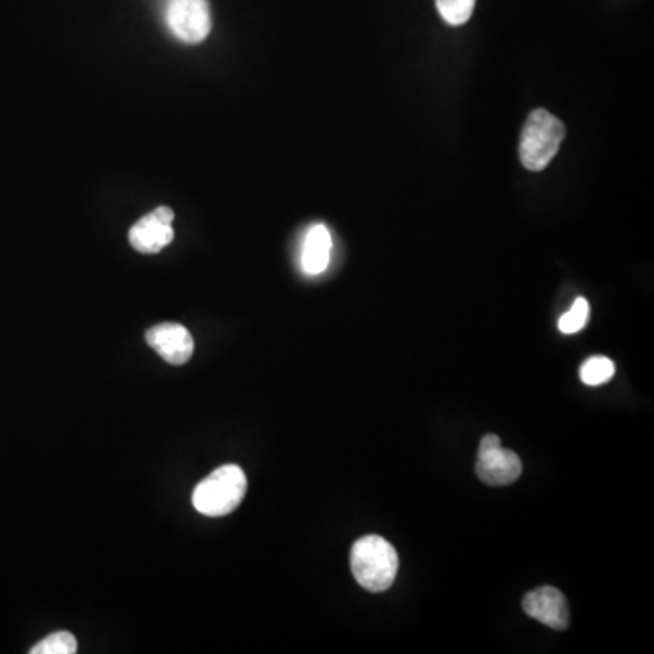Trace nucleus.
Segmentation results:
<instances>
[{
  "label": "nucleus",
  "mask_w": 654,
  "mask_h": 654,
  "mask_svg": "<svg viewBox=\"0 0 654 654\" xmlns=\"http://www.w3.org/2000/svg\"><path fill=\"white\" fill-rule=\"evenodd\" d=\"M589 320V304L586 298H577L573 304L571 309L558 320V329L564 335H575L581 331Z\"/></svg>",
  "instance_id": "nucleus-13"
},
{
  "label": "nucleus",
  "mask_w": 654,
  "mask_h": 654,
  "mask_svg": "<svg viewBox=\"0 0 654 654\" xmlns=\"http://www.w3.org/2000/svg\"><path fill=\"white\" fill-rule=\"evenodd\" d=\"M248 480L239 466L228 464L215 469L193 491V505L204 516H226L244 500Z\"/></svg>",
  "instance_id": "nucleus-2"
},
{
  "label": "nucleus",
  "mask_w": 654,
  "mask_h": 654,
  "mask_svg": "<svg viewBox=\"0 0 654 654\" xmlns=\"http://www.w3.org/2000/svg\"><path fill=\"white\" fill-rule=\"evenodd\" d=\"M78 651L77 639L69 631H57L33 645L32 654H75Z\"/></svg>",
  "instance_id": "nucleus-11"
},
{
  "label": "nucleus",
  "mask_w": 654,
  "mask_h": 654,
  "mask_svg": "<svg viewBox=\"0 0 654 654\" xmlns=\"http://www.w3.org/2000/svg\"><path fill=\"white\" fill-rule=\"evenodd\" d=\"M477 475L488 486L504 488L519 480L522 460L516 453L502 447L499 436H483L478 447Z\"/></svg>",
  "instance_id": "nucleus-4"
},
{
  "label": "nucleus",
  "mask_w": 654,
  "mask_h": 654,
  "mask_svg": "<svg viewBox=\"0 0 654 654\" xmlns=\"http://www.w3.org/2000/svg\"><path fill=\"white\" fill-rule=\"evenodd\" d=\"M436 10L451 26H462L471 19L475 0H436Z\"/></svg>",
  "instance_id": "nucleus-12"
},
{
  "label": "nucleus",
  "mask_w": 654,
  "mask_h": 654,
  "mask_svg": "<svg viewBox=\"0 0 654 654\" xmlns=\"http://www.w3.org/2000/svg\"><path fill=\"white\" fill-rule=\"evenodd\" d=\"M614 363L608 357H592L581 363L580 379L586 385H602L613 379Z\"/></svg>",
  "instance_id": "nucleus-10"
},
{
  "label": "nucleus",
  "mask_w": 654,
  "mask_h": 654,
  "mask_svg": "<svg viewBox=\"0 0 654 654\" xmlns=\"http://www.w3.org/2000/svg\"><path fill=\"white\" fill-rule=\"evenodd\" d=\"M175 215L166 206L156 208L150 215L142 217L135 226L130 229V242L139 253L153 254L164 250L172 244V222Z\"/></svg>",
  "instance_id": "nucleus-6"
},
{
  "label": "nucleus",
  "mask_w": 654,
  "mask_h": 654,
  "mask_svg": "<svg viewBox=\"0 0 654 654\" xmlns=\"http://www.w3.org/2000/svg\"><path fill=\"white\" fill-rule=\"evenodd\" d=\"M145 342L172 366H184L195 351L192 333L181 324H159L145 331Z\"/></svg>",
  "instance_id": "nucleus-7"
},
{
  "label": "nucleus",
  "mask_w": 654,
  "mask_h": 654,
  "mask_svg": "<svg viewBox=\"0 0 654 654\" xmlns=\"http://www.w3.org/2000/svg\"><path fill=\"white\" fill-rule=\"evenodd\" d=\"M525 613L547 628L566 629L569 625V606L564 595L555 587H538L524 597Z\"/></svg>",
  "instance_id": "nucleus-8"
},
{
  "label": "nucleus",
  "mask_w": 654,
  "mask_h": 654,
  "mask_svg": "<svg viewBox=\"0 0 654 654\" xmlns=\"http://www.w3.org/2000/svg\"><path fill=\"white\" fill-rule=\"evenodd\" d=\"M331 257V235L324 224H317L307 231L302 248V270L307 275H320L329 265Z\"/></svg>",
  "instance_id": "nucleus-9"
},
{
  "label": "nucleus",
  "mask_w": 654,
  "mask_h": 654,
  "mask_svg": "<svg viewBox=\"0 0 654 654\" xmlns=\"http://www.w3.org/2000/svg\"><path fill=\"white\" fill-rule=\"evenodd\" d=\"M351 571L363 589L382 592L390 589L399 573L395 547L382 536H363L351 549Z\"/></svg>",
  "instance_id": "nucleus-1"
},
{
  "label": "nucleus",
  "mask_w": 654,
  "mask_h": 654,
  "mask_svg": "<svg viewBox=\"0 0 654 654\" xmlns=\"http://www.w3.org/2000/svg\"><path fill=\"white\" fill-rule=\"evenodd\" d=\"M166 21L182 42L198 44L211 32L208 0H167Z\"/></svg>",
  "instance_id": "nucleus-5"
},
{
  "label": "nucleus",
  "mask_w": 654,
  "mask_h": 654,
  "mask_svg": "<svg viewBox=\"0 0 654 654\" xmlns=\"http://www.w3.org/2000/svg\"><path fill=\"white\" fill-rule=\"evenodd\" d=\"M566 137V126L545 109H535L525 120L520 139V161L531 172L549 166Z\"/></svg>",
  "instance_id": "nucleus-3"
}]
</instances>
